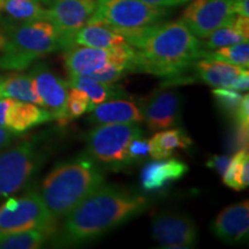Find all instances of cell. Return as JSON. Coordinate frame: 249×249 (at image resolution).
<instances>
[{"mask_svg": "<svg viewBox=\"0 0 249 249\" xmlns=\"http://www.w3.org/2000/svg\"><path fill=\"white\" fill-rule=\"evenodd\" d=\"M1 29L6 36L0 55L1 70H28L38 59L62 50L60 35L49 21H4Z\"/></svg>", "mask_w": 249, "mask_h": 249, "instance_id": "277c9868", "label": "cell"}, {"mask_svg": "<svg viewBox=\"0 0 249 249\" xmlns=\"http://www.w3.org/2000/svg\"><path fill=\"white\" fill-rule=\"evenodd\" d=\"M39 230L51 236L58 231L55 220L43 201L38 192L30 191L18 197V204L13 209L0 207V235Z\"/></svg>", "mask_w": 249, "mask_h": 249, "instance_id": "ba28073f", "label": "cell"}, {"mask_svg": "<svg viewBox=\"0 0 249 249\" xmlns=\"http://www.w3.org/2000/svg\"><path fill=\"white\" fill-rule=\"evenodd\" d=\"M104 182L105 171L83 151L55 165L43 180L39 194L59 222Z\"/></svg>", "mask_w": 249, "mask_h": 249, "instance_id": "3957f363", "label": "cell"}, {"mask_svg": "<svg viewBox=\"0 0 249 249\" xmlns=\"http://www.w3.org/2000/svg\"><path fill=\"white\" fill-rule=\"evenodd\" d=\"M67 83L71 88L85 91L89 97V112L102 103L127 96L123 87L98 82L86 75H67Z\"/></svg>", "mask_w": 249, "mask_h": 249, "instance_id": "44dd1931", "label": "cell"}, {"mask_svg": "<svg viewBox=\"0 0 249 249\" xmlns=\"http://www.w3.org/2000/svg\"><path fill=\"white\" fill-rule=\"evenodd\" d=\"M89 111V97L82 90L76 88L68 89L66 112L71 121L76 119Z\"/></svg>", "mask_w": 249, "mask_h": 249, "instance_id": "f1b7e54d", "label": "cell"}, {"mask_svg": "<svg viewBox=\"0 0 249 249\" xmlns=\"http://www.w3.org/2000/svg\"><path fill=\"white\" fill-rule=\"evenodd\" d=\"M12 98H6L0 101V126H5V119H6V112L11 104Z\"/></svg>", "mask_w": 249, "mask_h": 249, "instance_id": "60d3db41", "label": "cell"}, {"mask_svg": "<svg viewBox=\"0 0 249 249\" xmlns=\"http://www.w3.org/2000/svg\"><path fill=\"white\" fill-rule=\"evenodd\" d=\"M134 52V71L174 77L193 67L203 51L202 42L181 20L119 31Z\"/></svg>", "mask_w": 249, "mask_h": 249, "instance_id": "7a4b0ae2", "label": "cell"}, {"mask_svg": "<svg viewBox=\"0 0 249 249\" xmlns=\"http://www.w3.org/2000/svg\"><path fill=\"white\" fill-rule=\"evenodd\" d=\"M233 123L238 124H244V126H249V96H242L238 107L235 108L234 113L232 114Z\"/></svg>", "mask_w": 249, "mask_h": 249, "instance_id": "836d02e7", "label": "cell"}, {"mask_svg": "<svg viewBox=\"0 0 249 249\" xmlns=\"http://www.w3.org/2000/svg\"><path fill=\"white\" fill-rule=\"evenodd\" d=\"M201 59H209L226 62L248 70L249 66V43L248 40L214 50H203Z\"/></svg>", "mask_w": 249, "mask_h": 249, "instance_id": "d4e9b609", "label": "cell"}, {"mask_svg": "<svg viewBox=\"0 0 249 249\" xmlns=\"http://www.w3.org/2000/svg\"><path fill=\"white\" fill-rule=\"evenodd\" d=\"M151 235L163 248H193L198 241V227L185 213L163 211L152 218Z\"/></svg>", "mask_w": 249, "mask_h": 249, "instance_id": "8fae6325", "label": "cell"}, {"mask_svg": "<svg viewBox=\"0 0 249 249\" xmlns=\"http://www.w3.org/2000/svg\"><path fill=\"white\" fill-rule=\"evenodd\" d=\"M245 40H248V37L235 26L234 21H233L231 24L219 28V29L214 30L213 34H210L207 37V40L202 42V46H203V50H214L238 44Z\"/></svg>", "mask_w": 249, "mask_h": 249, "instance_id": "4316f807", "label": "cell"}, {"mask_svg": "<svg viewBox=\"0 0 249 249\" xmlns=\"http://www.w3.org/2000/svg\"><path fill=\"white\" fill-rule=\"evenodd\" d=\"M145 4L158 6V7H174V6L183 5L191 0H141Z\"/></svg>", "mask_w": 249, "mask_h": 249, "instance_id": "74e56055", "label": "cell"}, {"mask_svg": "<svg viewBox=\"0 0 249 249\" xmlns=\"http://www.w3.org/2000/svg\"><path fill=\"white\" fill-rule=\"evenodd\" d=\"M248 149H242V150L236 151L234 156L230 160L229 166L223 174L224 185L230 187V188L235 189V191H242V185L240 181L241 166L244 160L248 157Z\"/></svg>", "mask_w": 249, "mask_h": 249, "instance_id": "83f0119b", "label": "cell"}, {"mask_svg": "<svg viewBox=\"0 0 249 249\" xmlns=\"http://www.w3.org/2000/svg\"><path fill=\"white\" fill-rule=\"evenodd\" d=\"M211 231L220 240L227 244H238L248 238L249 232V202L227 207L214 218Z\"/></svg>", "mask_w": 249, "mask_h": 249, "instance_id": "9a60e30c", "label": "cell"}, {"mask_svg": "<svg viewBox=\"0 0 249 249\" xmlns=\"http://www.w3.org/2000/svg\"><path fill=\"white\" fill-rule=\"evenodd\" d=\"M127 73H128V70L123 65L110 62L107 66L103 67L102 70L92 73L89 77L98 81V82L107 83V85H114L118 81L123 79Z\"/></svg>", "mask_w": 249, "mask_h": 249, "instance_id": "4dcf8cb0", "label": "cell"}, {"mask_svg": "<svg viewBox=\"0 0 249 249\" xmlns=\"http://www.w3.org/2000/svg\"><path fill=\"white\" fill-rule=\"evenodd\" d=\"M232 9L236 15L249 18V0H232Z\"/></svg>", "mask_w": 249, "mask_h": 249, "instance_id": "f35d334b", "label": "cell"}, {"mask_svg": "<svg viewBox=\"0 0 249 249\" xmlns=\"http://www.w3.org/2000/svg\"><path fill=\"white\" fill-rule=\"evenodd\" d=\"M1 11L18 22L48 21V9L36 0H4Z\"/></svg>", "mask_w": 249, "mask_h": 249, "instance_id": "cb8c5ba5", "label": "cell"}, {"mask_svg": "<svg viewBox=\"0 0 249 249\" xmlns=\"http://www.w3.org/2000/svg\"><path fill=\"white\" fill-rule=\"evenodd\" d=\"M0 95L42 107L30 74L11 73L0 77Z\"/></svg>", "mask_w": 249, "mask_h": 249, "instance_id": "603a6c76", "label": "cell"}, {"mask_svg": "<svg viewBox=\"0 0 249 249\" xmlns=\"http://www.w3.org/2000/svg\"><path fill=\"white\" fill-rule=\"evenodd\" d=\"M230 160H231V157L225 155H213L209 160H207V166L209 169H213L216 171L218 174L223 176L224 172H225L227 166H229Z\"/></svg>", "mask_w": 249, "mask_h": 249, "instance_id": "e575fe53", "label": "cell"}, {"mask_svg": "<svg viewBox=\"0 0 249 249\" xmlns=\"http://www.w3.org/2000/svg\"><path fill=\"white\" fill-rule=\"evenodd\" d=\"M46 156L48 152L36 139L0 152V200L26 187L44 164Z\"/></svg>", "mask_w": 249, "mask_h": 249, "instance_id": "8992f818", "label": "cell"}, {"mask_svg": "<svg viewBox=\"0 0 249 249\" xmlns=\"http://www.w3.org/2000/svg\"><path fill=\"white\" fill-rule=\"evenodd\" d=\"M18 135H20V134L14 133L13 130L8 129L7 127L0 126V150L7 148L8 145H11V143L13 142Z\"/></svg>", "mask_w": 249, "mask_h": 249, "instance_id": "d590c367", "label": "cell"}, {"mask_svg": "<svg viewBox=\"0 0 249 249\" xmlns=\"http://www.w3.org/2000/svg\"><path fill=\"white\" fill-rule=\"evenodd\" d=\"M248 128L249 126L233 123V126L230 129L226 140V147L229 149V151L236 152L242 150V149H248Z\"/></svg>", "mask_w": 249, "mask_h": 249, "instance_id": "1f68e13d", "label": "cell"}, {"mask_svg": "<svg viewBox=\"0 0 249 249\" xmlns=\"http://www.w3.org/2000/svg\"><path fill=\"white\" fill-rule=\"evenodd\" d=\"M198 79L213 88H231L232 83L246 68L226 64V62L198 59L193 65Z\"/></svg>", "mask_w": 249, "mask_h": 249, "instance_id": "ffe728a7", "label": "cell"}, {"mask_svg": "<svg viewBox=\"0 0 249 249\" xmlns=\"http://www.w3.org/2000/svg\"><path fill=\"white\" fill-rule=\"evenodd\" d=\"M249 88V71L248 70H244L239 74L238 77L234 80V82L232 83L231 88L236 91H247Z\"/></svg>", "mask_w": 249, "mask_h": 249, "instance_id": "8d00e7d4", "label": "cell"}, {"mask_svg": "<svg viewBox=\"0 0 249 249\" xmlns=\"http://www.w3.org/2000/svg\"><path fill=\"white\" fill-rule=\"evenodd\" d=\"M29 74L37 95L42 101V107L48 110L60 126H66L71 121L66 112L70 89L67 81L59 77L44 62L36 64Z\"/></svg>", "mask_w": 249, "mask_h": 249, "instance_id": "7c38bea8", "label": "cell"}, {"mask_svg": "<svg viewBox=\"0 0 249 249\" xmlns=\"http://www.w3.org/2000/svg\"><path fill=\"white\" fill-rule=\"evenodd\" d=\"M0 96H1V95H0Z\"/></svg>", "mask_w": 249, "mask_h": 249, "instance_id": "f6af8a7d", "label": "cell"}, {"mask_svg": "<svg viewBox=\"0 0 249 249\" xmlns=\"http://www.w3.org/2000/svg\"><path fill=\"white\" fill-rule=\"evenodd\" d=\"M36 1L43 2V4H46V5H50L52 1H53V0H36Z\"/></svg>", "mask_w": 249, "mask_h": 249, "instance_id": "7bdbcfd3", "label": "cell"}, {"mask_svg": "<svg viewBox=\"0 0 249 249\" xmlns=\"http://www.w3.org/2000/svg\"><path fill=\"white\" fill-rule=\"evenodd\" d=\"M53 120V117L48 110L33 103L18 101L12 98L11 104L6 112L5 127L14 133L22 134L28 129L38 124Z\"/></svg>", "mask_w": 249, "mask_h": 249, "instance_id": "e0dca14e", "label": "cell"}, {"mask_svg": "<svg viewBox=\"0 0 249 249\" xmlns=\"http://www.w3.org/2000/svg\"><path fill=\"white\" fill-rule=\"evenodd\" d=\"M143 121L150 132H160L178 126L181 121L182 97L176 89H157L141 101Z\"/></svg>", "mask_w": 249, "mask_h": 249, "instance_id": "5bb4252c", "label": "cell"}, {"mask_svg": "<svg viewBox=\"0 0 249 249\" xmlns=\"http://www.w3.org/2000/svg\"><path fill=\"white\" fill-rule=\"evenodd\" d=\"M124 44H127V42L123 35L105 24L95 22H87L76 33H74L71 38V46L81 45L95 49H112Z\"/></svg>", "mask_w": 249, "mask_h": 249, "instance_id": "d6986e66", "label": "cell"}, {"mask_svg": "<svg viewBox=\"0 0 249 249\" xmlns=\"http://www.w3.org/2000/svg\"><path fill=\"white\" fill-rule=\"evenodd\" d=\"M150 157L149 155V143L148 140L143 138V135L136 136L129 143L128 158L132 165L141 163Z\"/></svg>", "mask_w": 249, "mask_h": 249, "instance_id": "d6a6232c", "label": "cell"}, {"mask_svg": "<svg viewBox=\"0 0 249 249\" xmlns=\"http://www.w3.org/2000/svg\"><path fill=\"white\" fill-rule=\"evenodd\" d=\"M149 143V155L151 160H164L173 155L176 149H187L192 144V139L182 128L161 130L155 134Z\"/></svg>", "mask_w": 249, "mask_h": 249, "instance_id": "7402d4cb", "label": "cell"}, {"mask_svg": "<svg viewBox=\"0 0 249 249\" xmlns=\"http://www.w3.org/2000/svg\"><path fill=\"white\" fill-rule=\"evenodd\" d=\"M88 123L92 124H128L143 123L140 107L133 102L124 99H111L97 105L91 110Z\"/></svg>", "mask_w": 249, "mask_h": 249, "instance_id": "ac0fdd59", "label": "cell"}, {"mask_svg": "<svg viewBox=\"0 0 249 249\" xmlns=\"http://www.w3.org/2000/svg\"><path fill=\"white\" fill-rule=\"evenodd\" d=\"M5 45H6V36H5L4 31H2L1 28H0V52L4 50Z\"/></svg>", "mask_w": 249, "mask_h": 249, "instance_id": "b9f144b4", "label": "cell"}, {"mask_svg": "<svg viewBox=\"0 0 249 249\" xmlns=\"http://www.w3.org/2000/svg\"><path fill=\"white\" fill-rule=\"evenodd\" d=\"M240 181L242 188H246L249 185V156L244 160L241 166V174H240Z\"/></svg>", "mask_w": 249, "mask_h": 249, "instance_id": "ab89813d", "label": "cell"}, {"mask_svg": "<svg viewBox=\"0 0 249 249\" xmlns=\"http://www.w3.org/2000/svg\"><path fill=\"white\" fill-rule=\"evenodd\" d=\"M64 51L62 58L67 75L90 76L110 62L123 65L128 71H134V52L128 43L112 49L71 45Z\"/></svg>", "mask_w": 249, "mask_h": 249, "instance_id": "9c48e42d", "label": "cell"}, {"mask_svg": "<svg viewBox=\"0 0 249 249\" xmlns=\"http://www.w3.org/2000/svg\"><path fill=\"white\" fill-rule=\"evenodd\" d=\"M140 135H143V130L135 123L97 124L87 135L85 152L103 171L120 172L132 166L128 147Z\"/></svg>", "mask_w": 249, "mask_h": 249, "instance_id": "5b68a950", "label": "cell"}, {"mask_svg": "<svg viewBox=\"0 0 249 249\" xmlns=\"http://www.w3.org/2000/svg\"><path fill=\"white\" fill-rule=\"evenodd\" d=\"M169 14L167 7L152 6L141 0H99L88 22L105 24L119 33L160 23Z\"/></svg>", "mask_w": 249, "mask_h": 249, "instance_id": "52a82bcc", "label": "cell"}, {"mask_svg": "<svg viewBox=\"0 0 249 249\" xmlns=\"http://www.w3.org/2000/svg\"><path fill=\"white\" fill-rule=\"evenodd\" d=\"M151 203L141 193L104 182L62 219L55 244L70 247L96 241L147 211Z\"/></svg>", "mask_w": 249, "mask_h": 249, "instance_id": "6da1fadb", "label": "cell"}, {"mask_svg": "<svg viewBox=\"0 0 249 249\" xmlns=\"http://www.w3.org/2000/svg\"><path fill=\"white\" fill-rule=\"evenodd\" d=\"M2 1H4V0H0V11H1L2 8Z\"/></svg>", "mask_w": 249, "mask_h": 249, "instance_id": "ee69618b", "label": "cell"}, {"mask_svg": "<svg viewBox=\"0 0 249 249\" xmlns=\"http://www.w3.org/2000/svg\"><path fill=\"white\" fill-rule=\"evenodd\" d=\"M213 96L217 103V107L226 116L232 117L244 95H241L240 91L230 88H214L213 90Z\"/></svg>", "mask_w": 249, "mask_h": 249, "instance_id": "f546056e", "label": "cell"}, {"mask_svg": "<svg viewBox=\"0 0 249 249\" xmlns=\"http://www.w3.org/2000/svg\"><path fill=\"white\" fill-rule=\"evenodd\" d=\"M99 0H53L48 9V21L60 35L62 51L71 46V38L88 22Z\"/></svg>", "mask_w": 249, "mask_h": 249, "instance_id": "4fadbf2b", "label": "cell"}, {"mask_svg": "<svg viewBox=\"0 0 249 249\" xmlns=\"http://www.w3.org/2000/svg\"><path fill=\"white\" fill-rule=\"evenodd\" d=\"M235 17L232 0H193L180 20L197 38H207L214 30L231 24Z\"/></svg>", "mask_w": 249, "mask_h": 249, "instance_id": "30bf717a", "label": "cell"}, {"mask_svg": "<svg viewBox=\"0 0 249 249\" xmlns=\"http://www.w3.org/2000/svg\"><path fill=\"white\" fill-rule=\"evenodd\" d=\"M51 238L48 233L39 230H28V231L9 233L0 235V249H36Z\"/></svg>", "mask_w": 249, "mask_h": 249, "instance_id": "484cf974", "label": "cell"}, {"mask_svg": "<svg viewBox=\"0 0 249 249\" xmlns=\"http://www.w3.org/2000/svg\"><path fill=\"white\" fill-rule=\"evenodd\" d=\"M154 160L144 165L140 177L142 189L145 192L161 191L188 172V165L176 158Z\"/></svg>", "mask_w": 249, "mask_h": 249, "instance_id": "2e32d148", "label": "cell"}]
</instances>
